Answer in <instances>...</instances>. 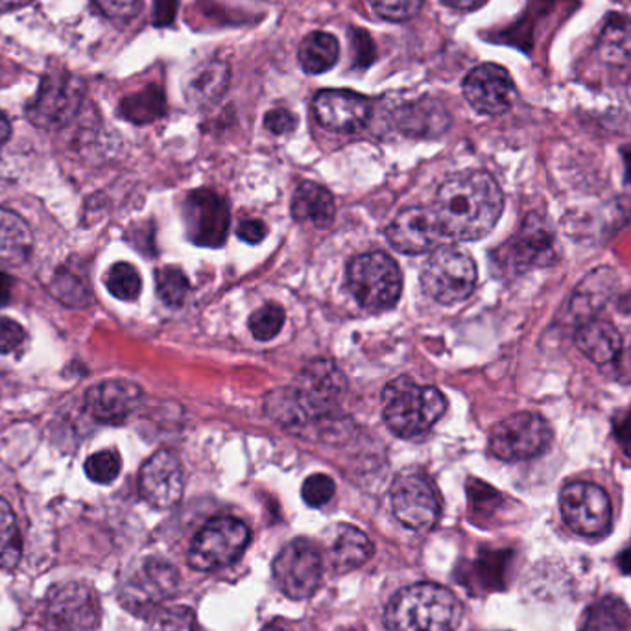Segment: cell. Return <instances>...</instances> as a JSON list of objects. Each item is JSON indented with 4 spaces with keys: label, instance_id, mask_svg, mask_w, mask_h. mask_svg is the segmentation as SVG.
<instances>
[{
    "label": "cell",
    "instance_id": "f907efd6",
    "mask_svg": "<svg viewBox=\"0 0 631 631\" xmlns=\"http://www.w3.org/2000/svg\"><path fill=\"white\" fill-rule=\"evenodd\" d=\"M353 45H355L356 48V59L361 62L362 67H366V65H369L372 62H374V58L364 52V48H374V45H372V40H369V35H367L364 30H356Z\"/></svg>",
    "mask_w": 631,
    "mask_h": 631
},
{
    "label": "cell",
    "instance_id": "d6986e66",
    "mask_svg": "<svg viewBox=\"0 0 631 631\" xmlns=\"http://www.w3.org/2000/svg\"><path fill=\"white\" fill-rule=\"evenodd\" d=\"M316 121L329 132L355 133L366 126L372 117L369 98L345 89H325L312 102Z\"/></svg>",
    "mask_w": 631,
    "mask_h": 631
},
{
    "label": "cell",
    "instance_id": "9c48e42d",
    "mask_svg": "<svg viewBox=\"0 0 631 631\" xmlns=\"http://www.w3.org/2000/svg\"><path fill=\"white\" fill-rule=\"evenodd\" d=\"M390 502L397 521L416 532L434 529L442 513L436 486L421 469L401 471L397 475L391 484Z\"/></svg>",
    "mask_w": 631,
    "mask_h": 631
},
{
    "label": "cell",
    "instance_id": "83f0119b",
    "mask_svg": "<svg viewBox=\"0 0 631 631\" xmlns=\"http://www.w3.org/2000/svg\"><path fill=\"white\" fill-rule=\"evenodd\" d=\"M600 58L613 67L631 65V19L609 15L598 37Z\"/></svg>",
    "mask_w": 631,
    "mask_h": 631
},
{
    "label": "cell",
    "instance_id": "ee69618b",
    "mask_svg": "<svg viewBox=\"0 0 631 631\" xmlns=\"http://www.w3.org/2000/svg\"><path fill=\"white\" fill-rule=\"evenodd\" d=\"M92 7L102 13L103 18L115 23H128L137 18L143 7V0H92Z\"/></svg>",
    "mask_w": 631,
    "mask_h": 631
},
{
    "label": "cell",
    "instance_id": "7402d4cb",
    "mask_svg": "<svg viewBox=\"0 0 631 631\" xmlns=\"http://www.w3.org/2000/svg\"><path fill=\"white\" fill-rule=\"evenodd\" d=\"M374 543L351 524H336L325 534V556L334 573L344 574L362 567L374 556Z\"/></svg>",
    "mask_w": 631,
    "mask_h": 631
},
{
    "label": "cell",
    "instance_id": "d6a6232c",
    "mask_svg": "<svg viewBox=\"0 0 631 631\" xmlns=\"http://www.w3.org/2000/svg\"><path fill=\"white\" fill-rule=\"evenodd\" d=\"M23 541L12 506L0 497V568H13L21 560Z\"/></svg>",
    "mask_w": 631,
    "mask_h": 631
},
{
    "label": "cell",
    "instance_id": "b9f144b4",
    "mask_svg": "<svg viewBox=\"0 0 631 631\" xmlns=\"http://www.w3.org/2000/svg\"><path fill=\"white\" fill-rule=\"evenodd\" d=\"M369 4L379 18L401 23V21L416 18L421 12L423 0H369Z\"/></svg>",
    "mask_w": 631,
    "mask_h": 631
},
{
    "label": "cell",
    "instance_id": "7dc6e473",
    "mask_svg": "<svg viewBox=\"0 0 631 631\" xmlns=\"http://www.w3.org/2000/svg\"><path fill=\"white\" fill-rule=\"evenodd\" d=\"M236 235L247 244H258V242L265 241L266 235H268V228L263 220L247 219L241 222Z\"/></svg>",
    "mask_w": 631,
    "mask_h": 631
},
{
    "label": "cell",
    "instance_id": "7c38bea8",
    "mask_svg": "<svg viewBox=\"0 0 631 631\" xmlns=\"http://www.w3.org/2000/svg\"><path fill=\"white\" fill-rule=\"evenodd\" d=\"M563 522L582 538L608 534L613 522V506L609 495L598 484L576 480L563 486L560 494Z\"/></svg>",
    "mask_w": 631,
    "mask_h": 631
},
{
    "label": "cell",
    "instance_id": "f35d334b",
    "mask_svg": "<svg viewBox=\"0 0 631 631\" xmlns=\"http://www.w3.org/2000/svg\"><path fill=\"white\" fill-rule=\"evenodd\" d=\"M285 320H287V316H285L283 307L268 303L253 312L252 318H250V331L261 342H268L281 333Z\"/></svg>",
    "mask_w": 631,
    "mask_h": 631
},
{
    "label": "cell",
    "instance_id": "681fc988",
    "mask_svg": "<svg viewBox=\"0 0 631 631\" xmlns=\"http://www.w3.org/2000/svg\"><path fill=\"white\" fill-rule=\"evenodd\" d=\"M178 0H154V24L155 26H168L173 24L176 15Z\"/></svg>",
    "mask_w": 631,
    "mask_h": 631
},
{
    "label": "cell",
    "instance_id": "7bdbcfd3",
    "mask_svg": "<svg viewBox=\"0 0 631 631\" xmlns=\"http://www.w3.org/2000/svg\"><path fill=\"white\" fill-rule=\"evenodd\" d=\"M301 495H303V500L307 505L312 506V508H322V506L328 505L329 500L333 499V478L322 475V473L312 475V477L305 480Z\"/></svg>",
    "mask_w": 631,
    "mask_h": 631
},
{
    "label": "cell",
    "instance_id": "6da1fadb",
    "mask_svg": "<svg viewBox=\"0 0 631 631\" xmlns=\"http://www.w3.org/2000/svg\"><path fill=\"white\" fill-rule=\"evenodd\" d=\"M431 209L445 241H478L499 222L505 196L494 176L465 170L438 187Z\"/></svg>",
    "mask_w": 631,
    "mask_h": 631
},
{
    "label": "cell",
    "instance_id": "836d02e7",
    "mask_svg": "<svg viewBox=\"0 0 631 631\" xmlns=\"http://www.w3.org/2000/svg\"><path fill=\"white\" fill-rule=\"evenodd\" d=\"M511 563L510 551L486 552L473 563L475 568V578L477 586L483 587L486 591H497L505 587L506 574Z\"/></svg>",
    "mask_w": 631,
    "mask_h": 631
},
{
    "label": "cell",
    "instance_id": "5b68a950",
    "mask_svg": "<svg viewBox=\"0 0 631 631\" xmlns=\"http://www.w3.org/2000/svg\"><path fill=\"white\" fill-rule=\"evenodd\" d=\"M347 287L362 309L383 312L401 298V270L385 252L362 253L347 266Z\"/></svg>",
    "mask_w": 631,
    "mask_h": 631
},
{
    "label": "cell",
    "instance_id": "ba28073f",
    "mask_svg": "<svg viewBox=\"0 0 631 631\" xmlns=\"http://www.w3.org/2000/svg\"><path fill=\"white\" fill-rule=\"evenodd\" d=\"M86 100V87L67 70H51L41 78L40 89L26 108L34 126L59 130L73 122Z\"/></svg>",
    "mask_w": 631,
    "mask_h": 631
},
{
    "label": "cell",
    "instance_id": "44dd1931",
    "mask_svg": "<svg viewBox=\"0 0 631 631\" xmlns=\"http://www.w3.org/2000/svg\"><path fill=\"white\" fill-rule=\"evenodd\" d=\"M143 402L141 386L132 380L110 379L91 386L86 394L87 410L92 418L108 425L124 423Z\"/></svg>",
    "mask_w": 631,
    "mask_h": 631
},
{
    "label": "cell",
    "instance_id": "f5cc1de1",
    "mask_svg": "<svg viewBox=\"0 0 631 631\" xmlns=\"http://www.w3.org/2000/svg\"><path fill=\"white\" fill-rule=\"evenodd\" d=\"M447 7L453 8V10H460V12H471V10H477V8L483 7L486 0H443Z\"/></svg>",
    "mask_w": 631,
    "mask_h": 631
},
{
    "label": "cell",
    "instance_id": "7a4b0ae2",
    "mask_svg": "<svg viewBox=\"0 0 631 631\" xmlns=\"http://www.w3.org/2000/svg\"><path fill=\"white\" fill-rule=\"evenodd\" d=\"M345 386L344 375L333 362H310L290 388H279L268 396L266 412L283 425H305L310 419L333 412Z\"/></svg>",
    "mask_w": 631,
    "mask_h": 631
},
{
    "label": "cell",
    "instance_id": "db71d44e",
    "mask_svg": "<svg viewBox=\"0 0 631 631\" xmlns=\"http://www.w3.org/2000/svg\"><path fill=\"white\" fill-rule=\"evenodd\" d=\"M32 0H0V12H13L19 8L29 7Z\"/></svg>",
    "mask_w": 631,
    "mask_h": 631
},
{
    "label": "cell",
    "instance_id": "680465c9",
    "mask_svg": "<svg viewBox=\"0 0 631 631\" xmlns=\"http://www.w3.org/2000/svg\"><path fill=\"white\" fill-rule=\"evenodd\" d=\"M261 631H285V628H283V626L279 624H268Z\"/></svg>",
    "mask_w": 631,
    "mask_h": 631
},
{
    "label": "cell",
    "instance_id": "277c9868",
    "mask_svg": "<svg viewBox=\"0 0 631 631\" xmlns=\"http://www.w3.org/2000/svg\"><path fill=\"white\" fill-rule=\"evenodd\" d=\"M447 410V399L434 386H421L410 377L391 380L383 391L386 425L401 438L423 436Z\"/></svg>",
    "mask_w": 631,
    "mask_h": 631
},
{
    "label": "cell",
    "instance_id": "9f6ffc18",
    "mask_svg": "<svg viewBox=\"0 0 631 631\" xmlns=\"http://www.w3.org/2000/svg\"><path fill=\"white\" fill-rule=\"evenodd\" d=\"M619 563L624 573L631 574V546L619 557Z\"/></svg>",
    "mask_w": 631,
    "mask_h": 631
},
{
    "label": "cell",
    "instance_id": "8fae6325",
    "mask_svg": "<svg viewBox=\"0 0 631 631\" xmlns=\"http://www.w3.org/2000/svg\"><path fill=\"white\" fill-rule=\"evenodd\" d=\"M554 432L541 413L519 412L502 419L489 436V451L502 462H524L545 453Z\"/></svg>",
    "mask_w": 631,
    "mask_h": 631
},
{
    "label": "cell",
    "instance_id": "8992f818",
    "mask_svg": "<svg viewBox=\"0 0 631 631\" xmlns=\"http://www.w3.org/2000/svg\"><path fill=\"white\" fill-rule=\"evenodd\" d=\"M475 261L462 247L442 246L427 258L421 272V288L438 303L454 305L469 298L477 287Z\"/></svg>",
    "mask_w": 631,
    "mask_h": 631
},
{
    "label": "cell",
    "instance_id": "6f0895ef",
    "mask_svg": "<svg viewBox=\"0 0 631 631\" xmlns=\"http://www.w3.org/2000/svg\"><path fill=\"white\" fill-rule=\"evenodd\" d=\"M622 157H624L626 179L631 184V148L622 150Z\"/></svg>",
    "mask_w": 631,
    "mask_h": 631
},
{
    "label": "cell",
    "instance_id": "f1b7e54d",
    "mask_svg": "<svg viewBox=\"0 0 631 631\" xmlns=\"http://www.w3.org/2000/svg\"><path fill=\"white\" fill-rule=\"evenodd\" d=\"M613 290L615 276L609 268H600L593 272L591 276H587L573 298V309L580 318V322L597 316L598 310L608 303Z\"/></svg>",
    "mask_w": 631,
    "mask_h": 631
},
{
    "label": "cell",
    "instance_id": "4fadbf2b",
    "mask_svg": "<svg viewBox=\"0 0 631 631\" xmlns=\"http://www.w3.org/2000/svg\"><path fill=\"white\" fill-rule=\"evenodd\" d=\"M322 551L309 540H294L277 554L272 574L283 595L292 600H307L322 584Z\"/></svg>",
    "mask_w": 631,
    "mask_h": 631
},
{
    "label": "cell",
    "instance_id": "4316f807",
    "mask_svg": "<svg viewBox=\"0 0 631 631\" xmlns=\"http://www.w3.org/2000/svg\"><path fill=\"white\" fill-rule=\"evenodd\" d=\"M34 244L30 225L18 213L0 209V270L23 265Z\"/></svg>",
    "mask_w": 631,
    "mask_h": 631
},
{
    "label": "cell",
    "instance_id": "bcb514c9",
    "mask_svg": "<svg viewBox=\"0 0 631 631\" xmlns=\"http://www.w3.org/2000/svg\"><path fill=\"white\" fill-rule=\"evenodd\" d=\"M265 128L274 135H287L298 128V117L285 108H277L266 113Z\"/></svg>",
    "mask_w": 631,
    "mask_h": 631
},
{
    "label": "cell",
    "instance_id": "c3c4849f",
    "mask_svg": "<svg viewBox=\"0 0 631 631\" xmlns=\"http://www.w3.org/2000/svg\"><path fill=\"white\" fill-rule=\"evenodd\" d=\"M613 429L617 442L631 458V410H628V413H620L619 418H615Z\"/></svg>",
    "mask_w": 631,
    "mask_h": 631
},
{
    "label": "cell",
    "instance_id": "4dcf8cb0",
    "mask_svg": "<svg viewBox=\"0 0 631 631\" xmlns=\"http://www.w3.org/2000/svg\"><path fill=\"white\" fill-rule=\"evenodd\" d=\"M578 631H631V609L620 598H600L587 608Z\"/></svg>",
    "mask_w": 631,
    "mask_h": 631
},
{
    "label": "cell",
    "instance_id": "d590c367",
    "mask_svg": "<svg viewBox=\"0 0 631 631\" xmlns=\"http://www.w3.org/2000/svg\"><path fill=\"white\" fill-rule=\"evenodd\" d=\"M51 292L54 298L67 305V307H73V309L86 307L89 303V299H91L89 287L70 270H59L54 276L51 283Z\"/></svg>",
    "mask_w": 631,
    "mask_h": 631
},
{
    "label": "cell",
    "instance_id": "52a82bcc",
    "mask_svg": "<svg viewBox=\"0 0 631 631\" xmlns=\"http://www.w3.org/2000/svg\"><path fill=\"white\" fill-rule=\"evenodd\" d=\"M46 631H97L102 609L97 591L86 582H64L46 593Z\"/></svg>",
    "mask_w": 631,
    "mask_h": 631
},
{
    "label": "cell",
    "instance_id": "e0dca14e",
    "mask_svg": "<svg viewBox=\"0 0 631 631\" xmlns=\"http://www.w3.org/2000/svg\"><path fill=\"white\" fill-rule=\"evenodd\" d=\"M464 97L480 115H505L516 100V84L505 67L478 65L464 80Z\"/></svg>",
    "mask_w": 631,
    "mask_h": 631
},
{
    "label": "cell",
    "instance_id": "f6af8a7d",
    "mask_svg": "<svg viewBox=\"0 0 631 631\" xmlns=\"http://www.w3.org/2000/svg\"><path fill=\"white\" fill-rule=\"evenodd\" d=\"M26 339L23 325L15 322L12 318L0 316V353L7 355L12 351L18 350L19 345L23 344Z\"/></svg>",
    "mask_w": 631,
    "mask_h": 631
},
{
    "label": "cell",
    "instance_id": "d4e9b609",
    "mask_svg": "<svg viewBox=\"0 0 631 631\" xmlns=\"http://www.w3.org/2000/svg\"><path fill=\"white\" fill-rule=\"evenodd\" d=\"M396 124L402 133L412 137H438L447 130L451 119L438 100L419 98L397 108Z\"/></svg>",
    "mask_w": 631,
    "mask_h": 631
},
{
    "label": "cell",
    "instance_id": "9a60e30c",
    "mask_svg": "<svg viewBox=\"0 0 631 631\" xmlns=\"http://www.w3.org/2000/svg\"><path fill=\"white\" fill-rule=\"evenodd\" d=\"M185 228L192 244L219 247L225 242L230 230V211L224 198L213 190H195L185 200Z\"/></svg>",
    "mask_w": 631,
    "mask_h": 631
},
{
    "label": "cell",
    "instance_id": "2e32d148",
    "mask_svg": "<svg viewBox=\"0 0 631 631\" xmlns=\"http://www.w3.org/2000/svg\"><path fill=\"white\" fill-rule=\"evenodd\" d=\"M554 258L551 231L540 217L532 214L524 220L519 233L500 250L497 261L510 274H524L532 268L552 265Z\"/></svg>",
    "mask_w": 631,
    "mask_h": 631
},
{
    "label": "cell",
    "instance_id": "e575fe53",
    "mask_svg": "<svg viewBox=\"0 0 631 631\" xmlns=\"http://www.w3.org/2000/svg\"><path fill=\"white\" fill-rule=\"evenodd\" d=\"M155 290L163 303L181 307L190 290V283L184 272L176 266H163L155 272Z\"/></svg>",
    "mask_w": 631,
    "mask_h": 631
},
{
    "label": "cell",
    "instance_id": "f546056e",
    "mask_svg": "<svg viewBox=\"0 0 631 631\" xmlns=\"http://www.w3.org/2000/svg\"><path fill=\"white\" fill-rule=\"evenodd\" d=\"M339 40L328 32H312L299 45V64L307 75H323L339 64Z\"/></svg>",
    "mask_w": 631,
    "mask_h": 631
},
{
    "label": "cell",
    "instance_id": "30bf717a",
    "mask_svg": "<svg viewBox=\"0 0 631 631\" xmlns=\"http://www.w3.org/2000/svg\"><path fill=\"white\" fill-rule=\"evenodd\" d=\"M250 538V529L235 517L211 519L190 545V568L211 573L228 567L244 554Z\"/></svg>",
    "mask_w": 631,
    "mask_h": 631
},
{
    "label": "cell",
    "instance_id": "484cf974",
    "mask_svg": "<svg viewBox=\"0 0 631 631\" xmlns=\"http://www.w3.org/2000/svg\"><path fill=\"white\" fill-rule=\"evenodd\" d=\"M294 219L318 230H328L336 217V203L331 192L322 185L305 181L299 185L292 198Z\"/></svg>",
    "mask_w": 631,
    "mask_h": 631
},
{
    "label": "cell",
    "instance_id": "ac0fdd59",
    "mask_svg": "<svg viewBox=\"0 0 631 631\" xmlns=\"http://www.w3.org/2000/svg\"><path fill=\"white\" fill-rule=\"evenodd\" d=\"M184 469L176 454L167 449L152 454L139 473V491L148 505L168 510L184 497Z\"/></svg>",
    "mask_w": 631,
    "mask_h": 631
},
{
    "label": "cell",
    "instance_id": "74e56055",
    "mask_svg": "<svg viewBox=\"0 0 631 631\" xmlns=\"http://www.w3.org/2000/svg\"><path fill=\"white\" fill-rule=\"evenodd\" d=\"M148 631H200L195 611L185 606L157 609L150 620Z\"/></svg>",
    "mask_w": 631,
    "mask_h": 631
},
{
    "label": "cell",
    "instance_id": "5bb4252c",
    "mask_svg": "<svg viewBox=\"0 0 631 631\" xmlns=\"http://www.w3.org/2000/svg\"><path fill=\"white\" fill-rule=\"evenodd\" d=\"M178 586L179 573L174 565L159 557H148L126 574L119 597L132 613L146 615L173 597Z\"/></svg>",
    "mask_w": 631,
    "mask_h": 631
},
{
    "label": "cell",
    "instance_id": "1f68e13d",
    "mask_svg": "<svg viewBox=\"0 0 631 631\" xmlns=\"http://www.w3.org/2000/svg\"><path fill=\"white\" fill-rule=\"evenodd\" d=\"M165 111H167L165 95L157 86H148L143 91L122 98L121 106H119V115L133 124H148V122L157 121L165 115Z\"/></svg>",
    "mask_w": 631,
    "mask_h": 631
},
{
    "label": "cell",
    "instance_id": "603a6c76",
    "mask_svg": "<svg viewBox=\"0 0 631 631\" xmlns=\"http://www.w3.org/2000/svg\"><path fill=\"white\" fill-rule=\"evenodd\" d=\"M230 65L224 59H206L190 70L185 80V97L195 110H209L219 103L230 87Z\"/></svg>",
    "mask_w": 631,
    "mask_h": 631
},
{
    "label": "cell",
    "instance_id": "3957f363",
    "mask_svg": "<svg viewBox=\"0 0 631 631\" xmlns=\"http://www.w3.org/2000/svg\"><path fill=\"white\" fill-rule=\"evenodd\" d=\"M462 613L453 591L438 584H416L391 598L386 624L391 631H453Z\"/></svg>",
    "mask_w": 631,
    "mask_h": 631
},
{
    "label": "cell",
    "instance_id": "816d5d0a",
    "mask_svg": "<svg viewBox=\"0 0 631 631\" xmlns=\"http://www.w3.org/2000/svg\"><path fill=\"white\" fill-rule=\"evenodd\" d=\"M13 277L0 270V307H7L12 301Z\"/></svg>",
    "mask_w": 631,
    "mask_h": 631
},
{
    "label": "cell",
    "instance_id": "ab89813d",
    "mask_svg": "<svg viewBox=\"0 0 631 631\" xmlns=\"http://www.w3.org/2000/svg\"><path fill=\"white\" fill-rule=\"evenodd\" d=\"M121 456L115 451H100L86 460L87 477L91 478L92 483L97 484H111L121 475Z\"/></svg>",
    "mask_w": 631,
    "mask_h": 631
},
{
    "label": "cell",
    "instance_id": "8d00e7d4",
    "mask_svg": "<svg viewBox=\"0 0 631 631\" xmlns=\"http://www.w3.org/2000/svg\"><path fill=\"white\" fill-rule=\"evenodd\" d=\"M106 287L111 296L121 301H135L143 290V281L135 266L117 263L115 266H111L110 274L106 277Z\"/></svg>",
    "mask_w": 631,
    "mask_h": 631
},
{
    "label": "cell",
    "instance_id": "11a10c76",
    "mask_svg": "<svg viewBox=\"0 0 631 631\" xmlns=\"http://www.w3.org/2000/svg\"><path fill=\"white\" fill-rule=\"evenodd\" d=\"M10 135H12V124L8 121V117L0 111V146L7 143Z\"/></svg>",
    "mask_w": 631,
    "mask_h": 631
},
{
    "label": "cell",
    "instance_id": "ffe728a7",
    "mask_svg": "<svg viewBox=\"0 0 631 631\" xmlns=\"http://www.w3.org/2000/svg\"><path fill=\"white\" fill-rule=\"evenodd\" d=\"M386 236L397 252L421 255L445 241L431 207H408L391 220Z\"/></svg>",
    "mask_w": 631,
    "mask_h": 631
},
{
    "label": "cell",
    "instance_id": "cb8c5ba5",
    "mask_svg": "<svg viewBox=\"0 0 631 631\" xmlns=\"http://www.w3.org/2000/svg\"><path fill=\"white\" fill-rule=\"evenodd\" d=\"M574 344L580 350L582 355L598 366L617 361L622 353V334L609 320L600 316H593L580 322L574 333Z\"/></svg>",
    "mask_w": 631,
    "mask_h": 631
},
{
    "label": "cell",
    "instance_id": "60d3db41",
    "mask_svg": "<svg viewBox=\"0 0 631 631\" xmlns=\"http://www.w3.org/2000/svg\"><path fill=\"white\" fill-rule=\"evenodd\" d=\"M467 491H469L471 510L475 516L491 517L502 505L499 491L480 480H469Z\"/></svg>",
    "mask_w": 631,
    "mask_h": 631
}]
</instances>
